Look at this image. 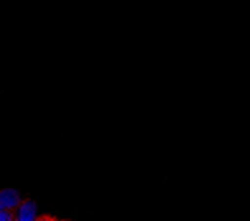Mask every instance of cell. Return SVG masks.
<instances>
[{"mask_svg": "<svg viewBox=\"0 0 250 221\" xmlns=\"http://www.w3.org/2000/svg\"><path fill=\"white\" fill-rule=\"evenodd\" d=\"M36 221H59V220L51 218V216H38V219Z\"/></svg>", "mask_w": 250, "mask_h": 221, "instance_id": "4", "label": "cell"}, {"mask_svg": "<svg viewBox=\"0 0 250 221\" xmlns=\"http://www.w3.org/2000/svg\"><path fill=\"white\" fill-rule=\"evenodd\" d=\"M38 216L37 205L31 199H22V202L13 211L14 221H36Z\"/></svg>", "mask_w": 250, "mask_h": 221, "instance_id": "1", "label": "cell"}, {"mask_svg": "<svg viewBox=\"0 0 250 221\" xmlns=\"http://www.w3.org/2000/svg\"><path fill=\"white\" fill-rule=\"evenodd\" d=\"M0 221H14V219H13V212L1 211L0 210Z\"/></svg>", "mask_w": 250, "mask_h": 221, "instance_id": "3", "label": "cell"}, {"mask_svg": "<svg viewBox=\"0 0 250 221\" xmlns=\"http://www.w3.org/2000/svg\"><path fill=\"white\" fill-rule=\"evenodd\" d=\"M22 202V197L18 191L13 188H3L0 190V210L1 211L13 212Z\"/></svg>", "mask_w": 250, "mask_h": 221, "instance_id": "2", "label": "cell"}]
</instances>
